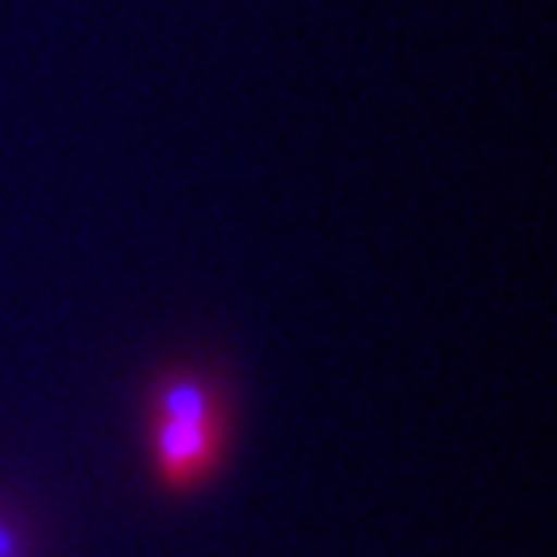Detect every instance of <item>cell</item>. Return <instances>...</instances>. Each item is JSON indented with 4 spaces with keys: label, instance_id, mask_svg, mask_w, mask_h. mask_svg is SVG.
<instances>
[{
    "label": "cell",
    "instance_id": "6da1fadb",
    "mask_svg": "<svg viewBox=\"0 0 557 557\" xmlns=\"http://www.w3.org/2000/svg\"><path fill=\"white\" fill-rule=\"evenodd\" d=\"M221 426L201 422H178V418H156L151 426V453H156L159 476L171 487H190L206 476L221 457Z\"/></svg>",
    "mask_w": 557,
    "mask_h": 557
},
{
    "label": "cell",
    "instance_id": "3957f363",
    "mask_svg": "<svg viewBox=\"0 0 557 557\" xmlns=\"http://www.w3.org/2000/svg\"><path fill=\"white\" fill-rule=\"evenodd\" d=\"M0 557H27V546L16 531H12L9 519H0Z\"/></svg>",
    "mask_w": 557,
    "mask_h": 557
},
{
    "label": "cell",
    "instance_id": "7a4b0ae2",
    "mask_svg": "<svg viewBox=\"0 0 557 557\" xmlns=\"http://www.w3.org/2000/svg\"><path fill=\"white\" fill-rule=\"evenodd\" d=\"M156 418H178V422H201L221 426V399L198 375H166L156 387Z\"/></svg>",
    "mask_w": 557,
    "mask_h": 557
}]
</instances>
